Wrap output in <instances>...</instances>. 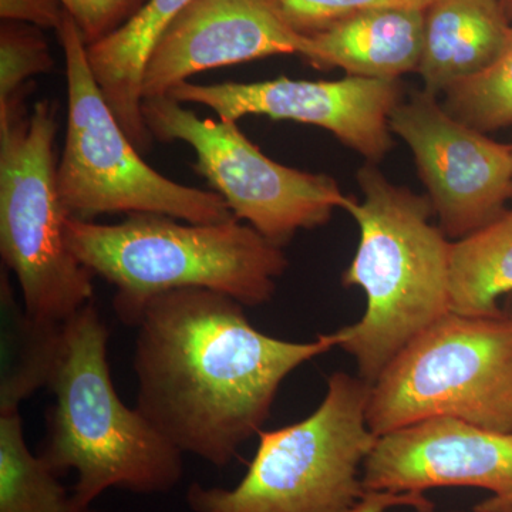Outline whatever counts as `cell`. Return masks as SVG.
<instances>
[{"label": "cell", "instance_id": "1", "mask_svg": "<svg viewBox=\"0 0 512 512\" xmlns=\"http://www.w3.org/2000/svg\"><path fill=\"white\" fill-rule=\"evenodd\" d=\"M244 308L225 293L178 289L151 299L137 325L136 409L178 450L218 468L261 433L286 377L339 345L336 332L272 338Z\"/></svg>", "mask_w": 512, "mask_h": 512}, {"label": "cell", "instance_id": "2", "mask_svg": "<svg viewBox=\"0 0 512 512\" xmlns=\"http://www.w3.org/2000/svg\"><path fill=\"white\" fill-rule=\"evenodd\" d=\"M357 181L363 200L348 197L343 210L360 239L342 282L365 292L366 311L336 333L338 348L355 357L359 376L373 386L394 357L451 312L453 241L431 224L429 197L390 183L372 163Z\"/></svg>", "mask_w": 512, "mask_h": 512}, {"label": "cell", "instance_id": "3", "mask_svg": "<svg viewBox=\"0 0 512 512\" xmlns=\"http://www.w3.org/2000/svg\"><path fill=\"white\" fill-rule=\"evenodd\" d=\"M66 239L80 264L116 288L114 312L137 328L161 293L204 288L245 308L271 301L288 268L281 247L232 220L192 224L160 214H130L119 224L67 218Z\"/></svg>", "mask_w": 512, "mask_h": 512}, {"label": "cell", "instance_id": "4", "mask_svg": "<svg viewBox=\"0 0 512 512\" xmlns=\"http://www.w3.org/2000/svg\"><path fill=\"white\" fill-rule=\"evenodd\" d=\"M109 338L99 309L86 303L63 323L62 355L49 383L56 402L42 458L56 473L76 471L74 510L111 488L167 494L183 480V451L117 394Z\"/></svg>", "mask_w": 512, "mask_h": 512}, {"label": "cell", "instance_id": "5", "mask_svg": "<svg viewBox=\"0 0 512 512\" xmlns=\"http://www.w3.org/2000/svg\"><path fill=\"white\" fill-rule=\"evenodd\" d=\"M372 384L336 372L318 409L298 423L261 431L235 487L191 484L192 512H348L363 497V467L379 437L367 426Z\"/></svg>", "mask_w": 512, "mask_h": 512}, {"label": "cell", "instance_id": "6", "mask_svg": "<svg viewBox=\"0 0 512 512\" xmlns=\"http://www.w3.org/2000/svg\"><path fill=\"white\" fill-rule=\"evenodd\" d=\"M57 111L49 100L0 109V254L33 318L64 323L93 301V274L66 239L57 185Z\"/></svg>", "mask_w": 512, "mask_h": 512}, {"label": "cell", "instance_id": "7", "mask_svg": "<svg viewBox=\"0 0 512 512\" xmlns=\"http://www.w3.org/2000/svg\"><path fill=\"white\" fill-rule=\"evenodd\" d=\"M66 60V141L57 167L60 200L70 218L160 214L192 224L237 220L214 191L175 183L150 167L121 127L87 59V45L66 12L57 30Z\"/></svg>", "mask_w": 512, "mask_h": 512}, {"label": "cell", "instance_id": "8", "mask_svg": "<svg viewBox=\"0 0 512 512\" xmlns=\"http://www.w3.org/2000/svg\"><path fill=\"white\" fill-rule=\"evenodd\" d=\"M434 417L512 433V315L450 312L420 333L373 383L377 437Z\"/></svg>", "mask_w": 512, "mask_h": 512}, {"label": "cell", "instance_id": "9", "mask_svg": "<svg viewBox=\"0 0 512 512\" xmlns=\"http://www.w3.org/2000/svg\"><path fill=\"white\" fill-rule=\"evenodd\" d=\"M144 121L153 138L183 141L195 151L194 168L227 202L238 221L284 248L301 229L322 227L348 197L338 181L276 163L237 123L201 119L171 97L144 99Z\"/></svg>", "mask_w": 512, "mask_h": 512}, {"label": "cell", "instance_id": "10", "mask_svg": "<svg viewBox=\"0 0 512 512\" xmlns=\"http://www.w3.org/2000/svg\"><path fill=\"white\" fill-rule=\"evenodd\" d=\"M390 130L412 150L440 228L451 241L497 220L512 198V146L448 113L436 96L412 94L390 116Z\"/></svg>", "mask_w": 512, "mask_h": 512}, {"label": "cell", "instance_id": "11", "mask_svg": "<svg viewBox=\"0 0 512 512\" xmlns=\"http://www.w3.org/2000/svg\"><path fill=\"white\" fill-rule=\"evenodd\" d=\"M402 94L399 80L346 76L311 82L282 76L256 83L183 82L167 96L181 104H202L229 123L265 116L320 127L376 164L392 150L390 116Z\"/></svg>", "mask_w": 512, "mask_h": 512}, {"label": "cell", "instance_id": "12", "mask_svg": "<svg viewBox=\"0 0 512 512\" xmlns=\"http://www.w3.org/2000/svg\"><path fill=\"white\" fill-rule=\"evenodd\" d=\"M276 55H311L266 0H191L165 28L144 69V99L167 96L194 74Z\"/></svg>", "mask_w": 512, "mask_h": 512}, {"label": "cell", "instance_id": "13", "mask_svg": "<svg viewBox=\"0 0 512 512\" xmlns=\"http://www.w3.org/2000/svg\"><path fill=\"white\" fill-rule=\"evenodd\" d=\"M365 491L476 487L512 500V433L434 417L384 434L363 464Z\"/></svg>", "mask_w": 512, "mask_h": 512}, {"label": "cell", "instance_id": "14", "mask_svg": "<svg viewBox=\"0 0 512 512\" xmlns=\"http://www.w3.org/2000/svg\"><path fill=\"white\" fill-rule=\"evenodd\" d=\"M511 36L507 6L501 0H434L426 9L417 70L424 92L439 97L483 73L503 55Z\"/></svg>", "mask_w": 512, "mask_h": 512}, {"label": "cell", "instance_id": "15", "mask_svg": "<svg viewBox=\"0 0 512 512\" xmlns=\"http://www.w3.org/2000/svg\"><path fill=\"white\" fill-rule=\"evenodd\" d=\"M426 9L367 10L309 36L308 62L319 70L333 67L348 76L399 80L419 70Z\"/></svg>", "mask_w": 512, "mask_h": 512}, {"label": "cell", "instance_id": "16", "mask_svg": "<svg viewBox=\"0 0 512 512\" xmlns=\"http://www.w3.org/2000/svg\"><path fill=\"white\" fill-rule=\"evenodd\" d=\"M191 0H148L126 25L87 46V59L101 92L121 127L140 151L150 150L153 136L144 121V69L158 37Z\"/></svg>", "mask_w": 512, "mask_h": 512}, {"label": "cell", "instance_id": "17", "mask_svg": "<svg viewBox=\"0 0 512 512\" xmlns=\"http://www.w3.org/2000/svg\"><path fill=\"white\" fill-rule=\"evenodd\" d=\"M0 413L15 412L49 387L63 348V323L33 318L16 299L8 272L0 275Z\"/></svg>", "mask_w": 512, "mask_h": 512}, {"label": "cell", "instance_id": "18", "mask_svg": "<svg viewBox=\"0 0 512 512\" xmlns=\"http://www.w3.org/2000/svg\"><path fill=\"white\" fill-rule=\"evenodd\" d=\"M512 295V210L467 237L451 242V312L497 316Z\"/></svg>", "mask_w": 512, "mask_h": 512}, {"label": "cell", "instance_id": "19", "mask_svg": "<svg viewBox=\"0 0 512 512\" xmlns=\"http://www.w3.org/2000/svg\"><path fill=\"white\" fill-rule=\"evenodd\" d=\"M57 473L26 444L19 410L0 413V512H70Z\"/></svg>", "mask_w": 512, "mask_h": 512}, {"label": "cell", "instance_id": "20", "mask_svg": "<svg viewBox=\"0 0 512 512\" xmlns=\"http://www.w3.org/2000/svg\"><path fill=\"white\" fill-rule=\"evenodd\" d=\"M444 94L448 113L468 126L483 133L512 126V36L493 66Z\"/></svg>", "mask_w": 512, "mask_h": 512}, {"label": "cell", "instance_id": "21", "mask_svg": "<svg viewBox=\"0 0 512 512\" xmlns=\"http://www.w3.org/2000/svg\"><path fill=\"white\" fill-rule=\"evenodd\" d=\"M55 67L49 45L39 28L2 22L0 28V107L25 99L29 80Z\"/></svg>", "mask_w": 512, "mask_h": 512}, {"label": "cell", "instance_id": "22", "mask_svg": "<svg viewBox=\"0 0 512 512\" xmlns=\"http://www.w3.org/2000/svg\"><path fill=\"white\" fill-rule=\"evenodd\" d=\"M289 26L301 35L315 33L367 10L380 8L427 9L434 0H266Z\"/></svg>", "mask_w": 512, "mask_h": 512}, {"label": "cell", "instance_id": "23", "mask_svg": "<svg viewBox=\"0 0 512 512\" xmlns=\"http://www.w3.org/2000/svg\"><path fill=\"white\" fill-rule=\"evenodd\" d=\"M87 46L110 36L143 8L148 0H60Z\"/></svg>", "mask_w": 512, "mask_h": 512}, {"label": "cell", "instance_id": "24", "mask_svg": "<svg viewBox=\"0 0 512 512\" xmlns=\"http://www.w3.org/2000/svg\"><path fill=\"white\" fill-rule=\"evenodd\" d=\"M66 9L60 0H0L3 22L26 23L36 28L60 29Z\"/></svg>", "mask_w": 512, "mask_h": 512}, {"label": "cell", "instance_id": "25", "mask_svg": "<svg viewBox=\"0 0 512 512\" xmlns=\"http://www.w3.org/2000/svg\"><path fill=\"white\" fill-rule=\"evenodd\" d=\"M393 507H412L417 512H433L434 505L423 493H389L365 491L348 512H384Z\"/></svg>", "mask_w": 512, "mask_h": 512}, {"label": "cell", "instance_id": "26", "mask_svg": "<svg viewBox=\"0 0 512 512\" xmlns=\"http://www.w3.org/2000/svg\"><path fill=\"white\" fill-rule=\"evenodd\" d=\"M474 512H512V500L490 497L476 505Z\"/></svg>", "mask_w": 512, "mask_h": 512}, {"label": "cell", "instance_id": "27", "mask_svg": "<svg viewBox=\"0 0 512 512\" xmlns=\"http://www.w3.org/2000/svg\"><path fill=\"white\" fill-rule=\"evenodd\" d=\"M503 311L510 313V315H512V295L508 296L507 309H503Z\"/></svg>", "mask_w": 512, "mask_h": 512}, {"label": "cell", "instance_id": "28", "mask_svg": "<svg viewBox=\"0 0 512 512\" xmlns=\"http://www.w3.org/2000/svg\"><path fill=\"white\" fill-rule=\"evenodd\" d=\"M70 512H99V511H94L92 510V508H82V510H73V511H70Z\"/></svg>", "mask_w": 512, "mask_h": 512}, {"label": "cell", "instance_id": "29", "mask_svg": "<svg viewBox=\"0 0 512 512\" xmlns=\"http://www.w3.org/2000/svg\"><path fill=\"white\" fill-rule=\"evenodd\" d=\"M501 2H503L507 8H510V6L512 8V0H501Z\"/></svg>", "mask_w": 512, "mask_h": 512}]
</instances>
